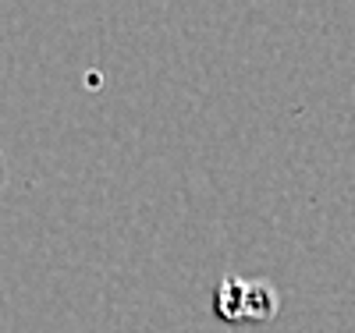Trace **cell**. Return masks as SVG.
Here are the masks:
<instances>
[{
  "instance_id": "cell-2",
  "label": "cell",
  "mask_w": 355,
  "mask_h": 333,
  "mask_svg": "<svg viewBox=\"0 0 355 333\" xmlns=\"http://www.w3.org/2000/svg\"><path fill=\"white\" fill-rule=\"evenodd\" d=\"M4 185H8V160L0 153V192H4Z\"/></svg>"
},
{
  "instance_id": "cell-1",
  "label": "cell",
  "mask_w": 355,
  "mask_h": 333,
  "mask_svg": "<svg viewBox=\"0 0 355 333\" xmlns=\"http://www.w3.org/2000/svg\"><path fill=\"white\" fill-rule=\"evenodd\" d=\"M277 312V294L270 284H249L224 277L214 291V316L224 323H266Z\"/></svg>"
}]
</instances>
